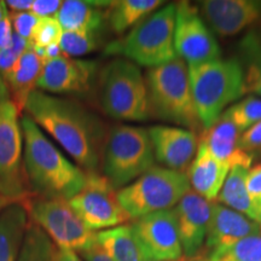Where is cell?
<instances>
[{"label": "cell", "instance_id": "23", "mask_svg": "<svg viewBox=\"0 0 261 261\" xmlns=\"http://www.w3.org/2000/svg\"><path fill=\"white\" fill-rule=\"evenodd\" d=\"M45 62L33 51V48L22 55L14 70L6 77L11 100L18 108L19 112H23L24 104L29 94L37 90V83Z\"/></svg>", "mask_w": 261, "mask_h": 261}, {"label": "cell", "instance_id": "10", "mask_svg": "<svg viewBox=\"0 0 261 261\" xmlns=\"http://www.w3.org/2000/svg\"><path fill=\"white\" fill-rule=\"evenodd\" d=\"M21 116L11 99L0 104V195L12 201L31 196L23 168Z\"/></svg>", "mask_w": 261, "mask_h": 261}, {"label": "cell", "instance_id": "42", "mask_svg": "<svg viewBox=\"0 0 261 261\" xmlns=\"http://www.w3.org/2000/svg\"><path fill=\"white\" fill-rule=\"evenodd\" d=\"M9 99H11V97H10L8 85H6L5 80L3 79L2 74H0V104L6 102V100Z\"/></svg>", "mask_w": 261, "mask_h": 261}, {"label": "cell", "instance_id": "35", "mask_svg": "<svg viewBox=\"0 0 261 261\" xmlns=\"http://www.w3.org/2000/svg\"><path fill=\"white\" fill-rule=\"evenodd\" d=\"M61 6V0H33L31 12L39 18H52L56 17Z\"/></svg>", "mask_w": 261, "mask_h": 261}, {"label": "cell", "instance_id": "39", "mask_svg": "<svg viewBox=\"0 0 261 261\" xmlns=\"http://www.w3.org/2000/svg\"><path fill=\"white\" fill-rule=\"evenodd\" d=\"M14 37V28H12L10 14L0 21V51L5 50L11 44Z\"/></svg>", "mask_w": 261, "mask_h": 261}, {"label": "cell", "instance_id": "12", "mask_svg": "<svg viewBox=\"0 0 261 261\" xmlns=\"http://www.w3.org/2000/svg\"><path fill=\"white\" fill-rule=\"evenodd\" d=\"M174 44L177 56L188 65L221 58V50L213 32L202 17L197 5L190 2L175 4Z\"/></svg>", "mask_w": 261, "mask_h": 261}, {"label": "cell", "instance_id": "29", "mask_svg": "<svg viewBox=\"0 0 261 261\" xmlns=\"http://www.w3.org/2000/svg\"><path fill=\"white\" fill-rule=\"evenodd\" d=\"M208 261H261V234L212 250Z\"/></svg>", "mask_w": 261, "mask_h": 261}, {"label": "cell", "instance_id": "36", "mask_svg": "<svg viewBox=\"0 0 261 261\" xmlns=\"http://www.w3.org/2000/svg\"><path fill=\"white\" fill-rule=\"evenodd\" d=\"M240 144L241 148L249 154L257 149H261V121L241 135Z\"/></svg>", "mask_w": 261, "mask_h": 261}, {"label": "cell", "instance_id": "43", "mask_svg": "<svg viewBox=\"0 0 261 261\" xmlns=\"http://www.w3.org/2000/svg\"><path fill=\"white\" fill-rule=\"evenodd\" d=\"M12 202H17V201H12V200H10V198L4 197V196L0 195V213H2V212L4 211L9 204H11Z\"/></svg>", "mask_w": 261, "mask_h": 261}, {"label": "cell", "instance_id": "9", "mask_svg": "<svg viewBox=\"0 0 261 261\" xmlns=\"http://www.w3.org/2000/svg\"><path fill=\"white\" fill-rule=\"evenodd\" d=\"M22 202L31 220L51 238L57 248L77 253L96 241L97 233L85 226L67 200L31 195Z\"/></svg>", "mask_w": 261, "mask_h": 261}, {"label": "cell", "instance_id": "21", "mask_svg": "<svg viewBox=\"0 0 261 261\" xmlns=\"http://www.w3.org/2000/svg\"><path fill=\"white\" fill-rule=\"evenodd\" d=\"M29 224L22 201L12 202L0 213V261H17Z\"/></svg>", "mask_w": 261, "mask_h": 261}, {"label": "cell", "instance_id": "4", "mask_svg": "<svg viewBox=\"0 0 261 261\" xmlns=\"http://www.w3.org/2000/svg\"><path fill=\"white\" fill-rule=\"evenodd\" d=\"M195 106L203 129L213 126L226 108L246 94L242 65L238 58L189 65Z\"/></svg>", "mask_w": 261, "mask_h": 261}, {"label": "cell", "instance_id": "37", "mask_svg": "<svg viewBox=\"0 0 261 261\" xmlns=\"http://www.w3.org/2000/svg\"><path fill=\"white\" fill-rule=\"evenodd\" d=\"M21 56L22 55L19 52L10 46L5 48V50L0 51V74H2L3 79L6 80V77L9 76L10 73L14 70L15 65L17 64Z\"/></svg>", "mask_w": 261, "mask_h": 261}, {"label": "cell", "instance_id": "24", "mask_svg": "<svg viewBox=\"0 0 261 261\" xmlns=\"http://www.w3.org/2000/svg\"><path fill=\"white\" fill-rule=\"evenodd\" d=\"M97 243L114 261H149L133 232L125 224L97 232Z\"/></svg>", "mask_w": 261, "mask_h": 261}, {"label": "cell", "instance_id": "45", "mask_svg": "<svg viewBox=\"0 0 261 261\" xmlns=\"http://www.w3.org/2000/svg\"><path fill=\"white\" fill-rule=\"evenodd\" d=\"M191 261H208V260H205V259H202V257H198V256H196V257H194V259H192Z\"/></svg>", "mask_w": 261, "mask_h": 261}, {"label": "cell", "instance_id": "41", "mask_svg": "<svg viewBox=\"0 0 261 261\" xmlns=\"http://www.w3.org/2000/svg\"><path fill=\"white\" fill-rule=\"evenodd\" d=\"M54 261H84L81 256L75 250L63 249V248H57L55 252Z\"/></svg>", "mask_w": 261, "mask_h": 261}, {"label": "cell", "instance_id": "14", "mask_svg": "<svg viewBox=\"0 0 261 261\" xmlns=\"http://www.w3.org/2000/svg\"><path fill=\"white\" fill-rule=\"evenodd\" d=\"M96 70V62L61 56L45 62L37 90L50 94L87 93L92 87Z\"/></svg>", "mask_w": 261, "mask_h": 261}, {"label": "cell", "instance_id": "26", "mask_svg": "<svg viewBox=\"0 0 261 261\" xmlns=\"http://www.w3.org/2000/svg\"><path fill=\"white\" fill-rule=\"evenodd\" d=\"M161 0H121L113 2L108 11L109 25L113 32L122 34L135 28L146 16L162 8Z\"/></svg>", "mask_w": 261, "mask_h": 261}, {"label": "cell", "instance_id": "40", "mask_svg": "<svg viewBox=\"0 0 261 261\" xmlns=\"http://www.w3.org/2000/svg\"><path fill=\"white\" fill-rule=\"evenodd\" d=\"M8 9L12 11V14L17 12H31L33 0H8L5 2Z\"/></svg>", "mask_w": 261, "mask_h": 261}, {"label": "cell", "instance_id": "32", "mask_svg": "<svg viewBox=\"0 0 261 261\" xmlns=\"http://www.w3.org/2000/svg\"><path fill=\"white\" fill-rule=\"evenodd\" d=\"M63 29L56 17L40 18L33 31L31 42L33 47H47L50 45L60 44Z\"/></svg>", "mask_w": 261, "mask_h": 261}, {"label": "cell", "instance_id": "30", "mask_svg": "<svg viewBox=\"0 0 261 261\" xmlns=\"http://www.w3.org/2000/svg\"><path fill=\"white\" fill-rule=\"evenodd\" d=\"M225 114L230 117L241 133L261 121V98L247 97L228 107Z\"/></svg>", "mask_w": 261, "mask_h": 261}, {"label": "cell", "instance_id": "31", "mask_svg": "<svg viewBox=\"0 0 261 261\" xmlns=\"http://www.w3.org/2000/svg\"><path fill=\"white\" fill-rule=\"evenodd\" d=\"M60 46L65 57L79 58L89 55L98 47L97 33L63 32Z\"/></svg>", "mask_w": 261, "mask_h": 261}, {"label": "cell", "instance_id": "15", "mask_svg": "<svg viewBox=\"0 0 261 261\" xmlns=\"http://www.w3.org/2000/svg\"><path fill=\"white\" fill-rule=\"evenodd\" d=\"M198 10L210 27L224 38L237 35L261 19L260 0H204Z\"/></svg>", "mask_w": 261, "mask_h": 261}, {"label": "cell", "instance_id": "7", "mask_svg": "<svg viewBox=\"0 0 261 261\" xmlns=\"http://www.w3.org/2000/svg\"><path fill=\"white\" fill-rule=\"evenodd\" d=\"M148 129L129 125L110 128L104 140L100 171L116 190L127 187L155 166Z\"/></svg>", "mask_w": 261, "mask_h": 261}, {"label": "cell", "instance_id": "13", "mask_svg": "<svg viewBox=\"0 0 261 261\" xmlns=\"http://www.w3.org/2000/svg\"><path fill=\"white\" fill-rule=\"evenodd\" d=\"M132 228L149 261H177L182 257L177 218L173 210L136 219Z\"/></svg>", "mask_w": 261, "mask_h": 261}, {"label": "cell", "instance_id": "3", "mask_svg": "<svg viewBox=\"0 0 261 261\" xmlns=\"http://www.w3.org/2000/svg\"><path fill=\"white\" fill-rule=\"evenodd\" d=\"M146 86L151 114L175 127L197 132L202 129L192 96L189 65L181 58L151 68L146 73Z\"/></svg>", "mask_w": 261, "mask_h": 261}, {"label": "cell", "instance_id": "19", "mask_svg": "<svg viewBox=\"0 0 261 261\" xmlns=\"http://www.w3.org/2000/svg\"><path fill=\"white\" fill-rule=\"evenodd\" d=\"M241 135L242 133L224 113L213 126L203 129L200 140L207 145L215 158L230 168L234 166L252 168L253 155L241 148Z\"/></svg>", "mask_w": 261, "mask_h": 261}, {"label": "cell", "instance_id": "8", "mask_svg": "<svg viewBox=\"0 0 261 261\" xmlns=\"http://www.w3.org/2000/svg\"><path fill=\"white\" fill-rule=\"evenodd\" d=\"M187 173L154 166L127 187L117 190V198L130 219L171 210L190 190Z\"/></svg>", "mask_w": 261, "mask_h": 261}, {"label": "cell", "instance_id": "25", "mask_svg": "<svg viewBox=\"0 0 261 261\" xmlns=\"http://www.w3.org/2000/svg\"><path fill=\"white\" fill-rule=\"evenodd\" d=\"M249 169L242 166H234L231 168L217 201L260 224L259 214L247 191V177Z\"/></svg>", "mask_w": 261, "mask_h": 261}, {"label": "cell", "instance_id": "28", "mask_svg": "<svg viewBox=\"0 0 261 261\" xmlns=\"http://www.w3.org/2000/svg\"><path fill=\"white\" fill-rule=\"evenodd\" d=\"M55 252L51 238L31 220L17 261H54Z\"/></svg>", "mask_w": 261, "mask_h": 261}, {"label": "cell", "instance_id": "33", "mask_svg": "<svg viewBox=\"0 0 261 261\" xmlns=\"http://www.w3.org/2000/svg\"><path fill=\"white\" fill-rule=\"evenodd\" d=\"M10 18H11L14 33L18 34L19 37L28 39V40H31L33 31H34L38 22L40 21V18L33 15L32 12H17V14L11 12Z\"/></svg>", "mask_w": 261, "mask_h": 261}, {"label": "cell", "instance_id": "44", "mask_svg": "<svg viewBox=\"0 0 261 261\" xmlns=\"http://www.w3.org/2000/svg\"><path fill=\"white\" fill-rule=\"evenodd\" d=\"M8 15H9L8 6H6L5 2H2V0H0V21H2L4 17H6Z\"/></svg>", "mask_w": 261, "mask_h": 261}, {"label": "cell", "instance_id": "18", "mask_svg": "<svg viewBox=\"0 0 261 261\" xmlns=\"http://www.w3.org/2000/svg\"><path fill=\"white\" fill-rule=\"evenodd\" d=\"M261 234V225L247 215L231 210L226 205L213 202L205 246L214 250L217 248L233 244L243 238Z\"/></svg>", "mask_w": 261, "mask_h": 261}, {"label": "cell", "instance_id": "5", "mask_svg": "<svg viewBox=\"0 0 261 261\" xmlns=\"http://www.w3.org/2000/svg\"><path fill=\"white\" fill-rule=\"evenodd\" d=\"M174 31L175 4H168L146 16L126 37L108 44L106 55L151 69L178 58Z\"/></svg>", "mask_w": 261, "mask_h": 261}, {"label": "cell", "instance_id": "38", "mask_svg": "<svg viewBox=\"0 0 261 261\" xmlns=\"http://www.w3.org/2000/svg\"><path fill=\"white\" fill-rule=\"evenodd\" d=\"M77 254L84 261H114L108 254L102 249V247L97 243V240L89 247L84 248Z\"/></svg>", "mask_w": 261, "mask_h": 261}, {"label": "cell", "instance_id": "34", "mask_svg": "<svg viewBox=\"0 0 261 261\" xmlns=\"http://www.w3.org/2000/svg\"><path fill=\"white\" fill-rule=\"evenodd\" d=\"M247 191L259 214L261 225V165L254 166L248 172Z\"/></svg>", "mask_w": 261, "mask_h": 261}, {"label": "cell", "instance_id": "20", "mask_svg": "<svg viewBox=\"0 0 261 261\" xmlns=\"http://www.w3.org/2000/svg\"><path fill=\"white\" fill-rule=\"evenodd\" d=\"M230 169L227 165L215 158L198 138L197 152L187 172L190 188L196 194L210 202L217 201Z\"/></svg>", "mask_w": 261, "mask_h": 261}, {"label": "cell", "instance_id": "17", "mask_svg": "<svg viewBox=\"0 0 261 261\" xmlns=\"http://www.w3.org/2000/svg\"><path fill=\"white\" fill-rule=\"evenodd\" d=\"M155 160L163 167L187 173L198 148V137L190 129L175 126H152L148 129Z\"/></svg>", "mask_w": 261, "mask_h": 261}, {"label": "cell", "instance_id": "2", "mask_svg": "<svg viewBox=\"0 0 261 261\" xmlns=\"http://www.w3.org/2000/svg\"><path fill=\"white\" fill-rule=\"evenodd\" d=\"M23 168L31 195L69 201L85 187L87 172L70 161L28 115L21 116Z\"/></svg>", "mask_w": 261, "mask_h": 261}, {"label": "cell", "instance_id": "11", "mask_svg": "<svg viewBox=\"0 0 261 261\" xmlns=\"http://www.w3.org/2000/svg\"><path fill=\"white\" fill-rule=\"evenodd\" d=\"M68 202L85 226L93 232L125 225L130 219L120 204L117 190L99 172H87L83 190Z\"/></svg>", "mask_w": 261, "mask_h": 261}, {"label": "cell", "instance_id": "16", "mask_svg": "<svg viewBox=\"0 0 261 261\" xmlns=\"http://www.w3.org/2000/svg\"><path fill=\"white\" fill-rule=\"evenodd\" d=\"M212 203L190 189L173 210L177 218L182 254L187 259L198 256L205 243Z\"/></svg>", "mask_w": 261, "mask_h": 261}, {"label": "cell", "instance_id": "1", "mask_svg": "<svg viewBox=\"0 0 261 261\" xmlns=\"http://www.w3.org/2000/svg\"><path fill=\"white\" fill-rule=\"evenodd\" d=\"M28 115L55 144L86 172H98L106 130L83 104L34 90L24 104Z\"/></svg>", "mask_w": 261, "mask_h": 261}, {"label": "cell", "instance_id": "6", "mask_svg": "<svg viewBox=\"0 0 261 261\" xmlns=\"http://www.w3.org/2000/svg\"><path fill=\"white\" fill-rule=\"evenodd\" d=\"M98 98L108 116L121 121H145L151 116L148 86L140 67L116 58L99 71Z\"/></svg>", "mask_w": 261, "mask_h": 261}, {"label": "cell", "instance_id": "22", "mask_svg": "<svg viewBox=\"0 0 261 261\" xmlns=\"http://www.w3.org/2000/svg\"><path fill=\"white\" fill-rule=\"evenodd\" d=\"M113 2H81L67 0L56 16L63 32L97 33L103 24V11L100 8H110Z\"/></svg>", "mask_w": 261, "mask_h": 261}, {"label": "cell", "instance_id": "46", "mask_svg": "<svg viewBox=\"0 0 261 261\" xmlns=\"http://www.w3.org/2000/svg\"><path fill=\"white\" fill-rule=\"evenodd\" d=\"M177 261H188V259H187V257H185V256H182L181 259H179V260H177Z\"/></svg>", "mask_w": 261, "mask_h": 261}, {"label": "cell", "instance_id": "27", "mask_svg": "<svg viewBox=\"0 0 261 261\" xmlns=\"http://www.w3.org/2000/svg\"><path fill=\"white\" fill-rule=\"evenodd\" d=\"M240 55L238 61L243 69L246 92L261 98V31L244 35L240 42Z\"/></svg>", "mask_w": 261, "mask_h": 261}]
</instances>
